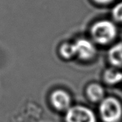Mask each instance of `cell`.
Returning a JSON list of instances; mask_svg holds the SVG:
<instances>
[{"label": "cell", "instance_id": "cell-9", "mask_svg": "<svg viewBox=\"0 0 122 122\" xmlns=\"http://www.w3.org/2000/svg\"><path fill=\"white\" fill-rule=\"evenodd\" d=\"M61 53L64 58H66L73 57L74 55H76L74 44H69V43L64 44L61 47Z\"/></svg>", "mask_w": 122, "mask_h": 122}, {"label": "cell", "instance_id": "cell-11", "mask_svg": "<svg viewBox=\"0 0 122 122\" xmlns=\"http://www.w3.org/2000/svg\"><path fill=\"white\" fill-rule=\"evenodd\" d=\"M94 1L100 4H109V3L112 2L114 0H94Z\"/></svg>", "mask_w": 122, "mask_h": 122}, {"label": "cell", "instance_id": "cell-6", "mask_svg": "<svg viewBox=\"0 0 122 122\" xmlns=\"http://www.w3.org/2000/svg\"><path fill=\"white\" fill-rule=\"evenodd\" d=\"M110 62L116 66L122 65V43H119L113 46L109 52Z\"/></svg>", "mask_w": 122, "mask_h": 122}, {"label": "cell", "instance_id": "cell-5", "mask_svg": "<svg viewBox=\"0 0 122 122\" xmlns=\"http://www.w3.org/2000/svg\"><path fill=\"white\" fill-rule=\"evenodd\" d=\"M53 106L59 110H65L69 107L71 99L67 93L63 91H54L51 97Z\"/></svg>", "mask_w": 122, "mask_h": 122}, {"label": "cell", "instance_id": "cell-7", "mask_svg": "<svg viewBox=\"0 0 122 122\" xmlns=\"http://www.w3.org/2000/svg\"><path fill=\"white\" fill-rule=\"evenodd\" d=\"M87 94L92 101H98L103 98L104 92L101 86L98 84H92L87 88Z\"/></svg>", "mask_w": 122, "mask_h": 122}, {"label": "cell", "instance_id": "cell-2", "mask_svg": "<svg viewBox=\"0 0 122 122\" xmlns=\"http://www.w3.org/2000/svg\"><path fill=\"white\" fill-rule=\"evenodd\" d=\"M99 109L102 118L105 122H117L122 116V106L114 98L104 99L100 105Z\"/></svg>", "mask_w": 122, "mask_h": 122}, {"label": "cell", "instance_id": "cell-4", "mask_svg": "<svg viewBox=\"0 0 122 122\" xmlns=\"http://www.w3.org/2000/svg\"><path fill=\"white\" fill-rule=\"evenodd\" d=\"M76 55L80 58L88 60L92 58L95 53V47L94 45L89 40L85 39H80L74 44Z\"/></svg>", "mask_w": 122, "mask_h": 122}, {"label": "cell", "instance_id": "cell-8", "mask_svg": "<svg viewBox=\"0 0 122 122\" xmlns=\"http://www.w3.org/2000/svg\"><path fill=\"white\" fill-rule=\"evenodd\" d=\"M105 81L110 84H115L122 81V73L113 68H110L105 72Z\"/></svg>", "mask_w": 122, "mask_h": 122}, {"label": "cell", "instance_id": "cell-3", "mask_svg": "<svg viewBox=\"0 0 122 122\" xmlns=\"http://www.w3.org/2000/svg\"><path fill=\"white\" fill-rule=\"evenodd\" d=\"M66 122H96V118L92 110L84 106L70 108L66 115Z\"/></svg>", "mask_w": 122, "mask_h": 122}, {"label": "cell", "instance_id": "cell-10", "mask_svg": "<svg viewBox=\"0 0 122 122\" xmlns=\"http://www.w3.org/2000/svg\"><path fill=\"white\" fill-rule=\"evenodd\" d=\"M112 14L115 19L122 22V1L114 6L112 9Z\"/></svg>", "mask_w": 122, "mask_h": 122}, {"label": "cell", "instance_id": "cell-1", "mask_svg": "<svg viewBox=\"0 0 122 122\" xmlns=\"http://www.w3.org/2000/svg\"><path fill=\"white\" fill-rule=\"evenodd\" d=\"M116 25L109 20H102L95 23L92 28L93 38L99 43L106 44L112 41L117 35Z\"/></svg>", "mask_w": 122, "mask_h": 122}]
</instances>
